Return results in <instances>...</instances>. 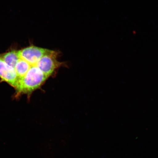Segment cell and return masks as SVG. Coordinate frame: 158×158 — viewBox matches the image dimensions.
<instances>
[{
  "instance_id": "obj_1",
  "label": "cell",
  "mask_w": 158,
  "mask_h": 158,
  "mask_svg": "<svg viewBox=\"0 0 158 158\" xmlns=\"http://www.w3.org/2000/svg\"><path fill=\"white\" fill-rule=\"evenodd\" d=\"M48 78L40 69L35 66H31L23 78L19 79L16 87L17 96L27 94L28 96L44 83Z\"/></svg>"
},
{
  "instance_id": "obj_2",
  "label": "cell",
  "mask_w": 158,
  "mask_h": 158,
  "mask_svg": "<svg viewBox=\"0 0 158 158\" xmlns=\"http://www.w3.org/2000/svg\"><path fill=\"white\" fill-rule=\"evenodd\" d=\"M58 54L56 51L50 50L40 59L35 65L48 77L62 65V63L57 60Z\"/></svg>"
},
{
  "instance_id": "obj_3",
  "label": "cell",
  "mask_w": 158,
  "mask_h": 158,
  "mask_svg": "<svg viewBox=\"0 0 158 158\" xmlns=\"http://www.w3.org/2000/svg\"><path fill=\"white\" fill-rule=\"evenodd\" d=\"M50 50L31 45L18 51V55L19 58L23 59L31 66H35L40 59Z\"/></svg>"
},
{
  "instance_id": "obj_4",
  "label": "cell",
  "mask_w": 158,
  "mask_h": 158,
  "mask_svg": "<svg viewBox=\"0 0 158 158\" xmlns=\"http://www.w3.org/2000/svg\"><path fill=\"white\" fill-rule=\"evenodd\" d=\"M0 78L4 81L15 88L19 78L15 68L9 66L0 58Z\"/></svg>"
},
{
  "instance_id": "obj_5",
  "label": "cell",
  "mask_w": 158,
  "mask_h": 158,
  "mask_svg": "<svg viewBox=\"0 0 158 158\" xmlns=\"http://www.w3.org/2000/svg\"><path fill=\"white\" fill-rule=\"evenodd\" d=\"M31 66L28 62L23 59L19 58L15 68L19 79L23 78L28 72Z\"/></svg>"
},
{
  "instance_id": "obj_6",
  "label": "cell",
  "mask_w": 158,
  "mask_h": 158,
  "mask_svg": "<svg viewBox=\"0 0 158 158\" xmlns=\"http://www.w3.org/2000/svg\"><path fill=\"white\" fill-rule=\"evenodd\" d=\"M1 58L6 64L15 68V64L19 59L18 51L13 50L9 51L3 55Z\"/></svg>"
}]
</instances>
